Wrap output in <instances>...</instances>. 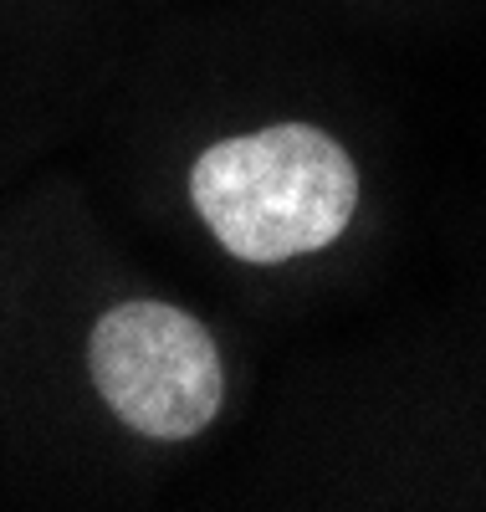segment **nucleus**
<instances>
[{"mask_svg": "<svg viewBox=\"0 0 486 512\" xmlns=\"http://www.w3.org/2000/svg\"><path fill=\"white\" fill-rule=\"evenodd\" d=\"M87 390L123 436L144 446H190L231 400V364L215 328L154 292L108 303L87 328Z\"/></svg>", "mask_w": 486, "mask_h": 512, "instance_id": "f03ea898", "label": "nucleus"}, {"mask_svg": "<svg viewBox=\"0 0 486 512\" xmlns=\"http://www.w3.org/2000/svg\"><path fill=\"white\" fill-rule=\"evenodd\" d=\"M185 200L226 256L282 267L343 241L364 175L323 123L282 118L210 139L185 169Z\"/></svg>", "mask_w": 486, "mask_h": 512, "instance_id": "f257e3e1", "label": "nucleus"}]
</instances>
